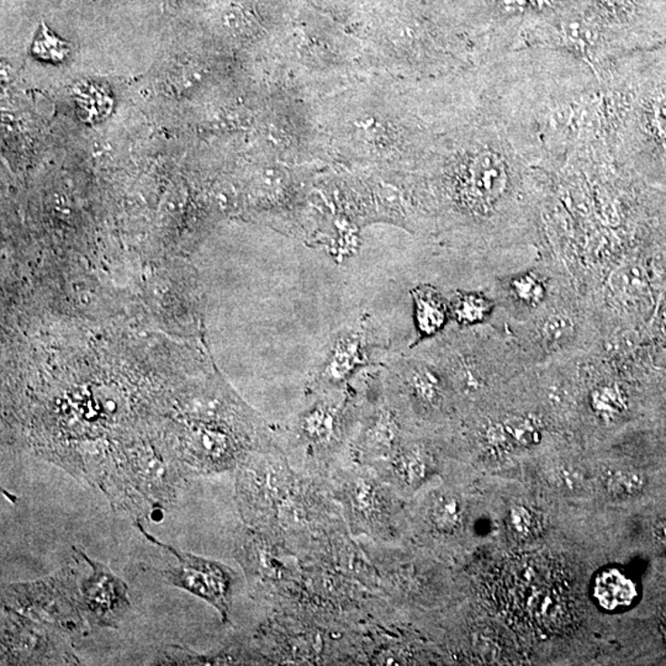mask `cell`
I'll list each match as a JSON object with an SVG mask.
<instances>
[{
    "mask_svg": "<svg viewBox=\"0 0 666 666\" xmlns=\"http://www.w3.org/2000/svg\"><path fill=\"white\" fill-rule=\"evenodd\" d=\"M607 8H622L626 5L627 0H600Z\"/></svg>",
    "mask_w": 666,
    "mask_h": 666,
    "instance_id": "cell-20",
    "label": "cell"
},
{
    "mask_svg": "<svg viewBox=\"0 0 666 666\" xmlns=\"http://www.w3.org/2000/svg\"><path fill=\"white\" fill-rule=\"evenodd\" d=\"M88 573L78 572V609L88 628H118L130 611L129 587L107 565L83 552Z\"/></svg>",
    "mask_w": 666,
    "mask_h": 666,
    "instance_id": "cell-5",
    "label": "cell"
},
{
    "mask_svg": "<svg viewBox=\"0 0 666 666\" xmlns=\"http://www.w3.org/2000/svg\"><path fill=\"white\" fill-rule=\"evenodd\" d=\"M507 176L501 159L493 153H483L471 162L464 184L468 200L477 205L493 204L504 193Z\"/></svg>",
    "mask_w": 666,
    "mask_h": 666,
    "instance_id": "cell-6",
    "label": "cell"
},
{
    "mask_svg": "<svg viewBox=\"0 0 666 666\" xmlns=\"http://www.w3.org/2000/svg\"><path fill=\"white\" fill-rule=\"evenodd\" d=\"M391 350L387 331L372 314H363L331 336L311 372L309 392L343 391L365 369L382 365Z\"/></svg>",
    "mask_w": 666,
    "mask_h": 666,
    "instance_id": "cell-1",
    "label": "cell"
},
{
    "mask_svg": "<svg viewBox=\"0 0 666 666\" xmlns=\"http://www.w3.org/2000/svg\"><path fill=\"white\" fill-rule=\"evenodd\" d=\"M542 334L549 343H565L574 334V321L565 314H555L543 323Z\"/></svg>",
    "mask_w": 666,
    "mask_h": 666,
    "instance_id": "cell-14",
    "label": "cell"
},
{
    "mask_svg": "<svg viewBox=\"0 0 666 666\" xmlns=\"http://www.w3.org/2000/svg\"><path fill=\"white\" fill-rule=\"evenodd\" d=\"M77 576L78 569L67 566L37 582L14 584L5 587L3 603L6 609L43 622L64 633H80L88 627L78 609Z\"/></svg>",
    "mask_w": 666,
    "mask_h": 666,
    "instance_id": "cell-2",
    "label": "cell"
},
{
    "mask_svg": "<svg viewBox=\"0 0 666 666\" xmlns=\"http://www.w3.org/2000/svg\"><path fill=\"white\" fill-rule=\"evenodd\" d=\"M512 288L516 296L526 304H538L545 298V286L541 280L533 275H522L516 279Z\"/></svg>",
    "mask_w": 666,
    "mask_h": 666,
    "instance_id": "cell-15",
    "label": "cell"
},
{
    "mask_svg": "<svg viewBox=\"0 0 666 666\" xmlns=\"http://www.w3.org/2000/svg\"><path fill=\"white\" fill-rule=\"evenodd\" d=\"M654 112L658 128L666 138V94L661 95L655 101Z\"/></svg>",
    "mask_w": 666,
    "mask_h": 666,
    "instance_id": "cell-18",
    "label": "cell"
},
{
    "mask_svg": "<svg viewBox=\"0 0 666 666\" xmlns=\"http://www.w3.org/2000/svg\"><path fill=\"white\" fill-rule=\"evenodd\" d=\"M655 536H657V538L662 543V545H666V518H662V520L659 521L658 525L655 526Z\"/></svg>",
    "mask_w": 666,
    "mask_h": 666,
    "instance_id": "cell-19",
    "label": "cell"
},
{
    "mask_svg": "<svg viewBox=\"0 0 666 666\" xmlns=\"http://www.w3.org/2000/svg\"><path fill=\"white\" fill-rule=\"evenodd\" d=\"M462 507L460 502L453 497L437 498L432 507L431 518L440 531H452L460 521Z\"/></svg>",
    "mask_w": 666,
    "mask_h": 666,
    "instance_id": "cell-12",
    "label": "cell"
},
{
    "mask_svg": "<svg viewBox=\"0 0 666 666\" xmlns=\"http://www.w3.org/2000/svg\"><path fill=\"white\" fill-rule=\"evenodd\" d=\"M450 317L462 326L483 323L493 311V303L479 293H458L449 302Z\"/></svg>",
    "mask_w": 666,
    "mask_h": 666,
    "instance_id": "cell-9",
    "label": "cell"
},
{
    "mask_svg": "<svg viewBox=\"0 0 666 666\" xmlns=\"http://www.w3.org/2000/svg\"><path fill=\"white\" fill-rule=\"evenodd\" d=\"M665 637H666V630H665Z\"/></svg>",
    "mask_w": 666,
    "mask_h": 666,
    "instance_id": "cell-21",
    "label": "cell"
},
{
    "mask_svg": "<svg viewBox=\"0 0 666 666\" xmlns=\"http://www.w3.org/2000/svg\"><path fill=\"white\" fill-rule=\"evenodd\" d=\"M74 99L87 121H98L107 118L112 108L111 98L104 89L94 83H83L74 89Z\"/></svg>",
    "mask_w": 666,
    "mask_h": 666,
    "instance_id": "cell-10",
    "label": "cell"
},
{
    "mask_svg": "<svg viewBox=\"0 0 666 666\" xmlns=\"http://www.w3.org/2000/svg\"><path fill=\"white\" fill-rule=\"evenodd\" d=\"M33 53L46 63H60L70 53V43L54 35L46 24H43L34 39Z\"/></svg>",
    "mask_w": 666,
    "mask_h": 666,
    "instance_id": "cell-11",
    "label": "cell"
},
{
    "mask_svg": "<svg viewBox=\"0 0 666 666\" xmlns=\"http://www.w3.org/2000/svg\"><path fill=\"white\" fill-rule=\"evenodd\" d=\"M136 525L150 542L166 549L177 559V565L172 568L160 570V576L170 585L211 604L220 613L222 622L230 623L231 604L238 580L234 570L224 563L194 555L159 542L149 535L141 521Z\"/></svg>",
    "mask_w": 666,
    "mask_h": 666,
    "instance_id": "cell-3",
    "label": "cell"
},
{
    "mask_svg": "<svg viewBox=\"0 0 666 666\" xmlns=\"http://www.w3.org/2000/svg\"><path fill=\"white\" fill-rule=\"evenodd\" d=\"M594 596L604 610L624 609L637 596V586L626 573L611 568L597 575L594 584Z\"/></svg>",
    "mask_w": 666,
    "mask_h": 666,
    "instance_id": "cell-8",
    "label": "cell"
},
{
    "mask_svg": "<svg viewBox=\"0 0 666 666\" xmlns=\"http://www.w3.org/2000/svg\"><path fill=\"white\" fill-rule=\"evenodd\" d=\"M622 396L620 391L613 388L600 389L594 395V405L603 413H614L620 411L622 408Z\"/></svg>",
    "mask_w": 666,
    "mask_h": 666,
    "instance_id": "cell-16",
    "label": "cell"
},
{
    "mask_svg": "<svg viewBox=\"0 0 666 666\" xmlns=\"http://www.w3.org/2000/svg\"><path fill=\"white\" fill-rule=\"evenodd\" d=\"M645 479L640 471H613L607 479V487L618 497H633L643 490Z\"/></svg>",
    "mask_w": 666,
    "mask_h": 666,
    "instance_id": "cell-13",
    "label": "cell"
},
{
    "mask_svg": "<svg viewBox=\"0 0 666 666\" xmlns=\"http://www.w3.org/2000/svg\"><path fill=\"white\" fill-rule=\"evenodd\" d=\"M565 36L574 43L587 44L595 39V29L585 22H569L565 26Z\"/></svg>",
    "mask_w": 666,
    "mask_h": 666,
    "instance_id": "cell-17",
    "label": "cell"
},
{
    "mask_svg": "<svg viewBox=\"0 0 666 666\" xmlns=\"http://www.w3.org/2000/svg\"><path fill=\"white\" fill-rule=\"evenodd\" d=\"M411 298L418 338L410 346H416L444 329L450 319V310L449 303L431 285L416 286L411 290Z\"/></svg>",
    "mask_w": 666,
    "mask_h": 666,
    "instance_id": "cell-7",
    "label": "cell"
},
{
    "mask_svg": "<svg viewBox=\"0 0 666 666\" xmlns=\"http://www.w3.org/2000/svg\"><path fill=\"white\" fill-rule=\"evenodd\" d=\"M2 664H50L77 661L60 640L57 628L16 611L3 613Z\"/></svg>",
    "mask_w": 666,
    "mask_h": 666,
    "instance_id": "cell-4",
    "label": "cell"
}]
</instances>
